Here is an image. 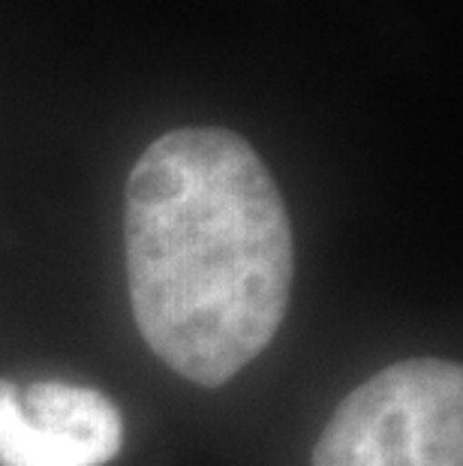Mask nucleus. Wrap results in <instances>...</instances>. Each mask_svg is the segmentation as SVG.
<instances>
[{"instance_id": "3", "label": "nucleus", "mask_w": 463, "mask_h": 466, "mask_svg": "<svg viewBox=\"0 0 463 466\" xmlns=\"http://www.w3.org/2000/svg\"><path fill=\"white\" fill-rule=\"evenodd\" d=\"M121 412L106 394L0 380V466H106L121 451Z\"/></svg>"}, {"instance_id": "2", "label": "nucleus", "mask_w": 463, "mask_h": 466, "mask_svg": "<svg viewBox=\"0 0 463 466\" xmlns=\"http://www.w3.org/2000/svg\"><path fill=\"white\" fill-rule=\"evenodd\" d=\"M310 466H463V370L407 359L340 400Z\"/></svg>"}, {"instance_id": "1", "label": "nucleus", "mask_w": 463, "mask_h": 466, "mask_svg": "<svg viewBox=\"0 0 463 466\" xmlns=\"http://www.w3.org/2000/svg\"><path fill=\"white\" fill-rule=\"evenodd\" d=\"M124 244L139 334L184 380L220 389L277 337L292 226L247 138L223 127L156 138L126 181Z\"/></svg>"}]
</instances>
